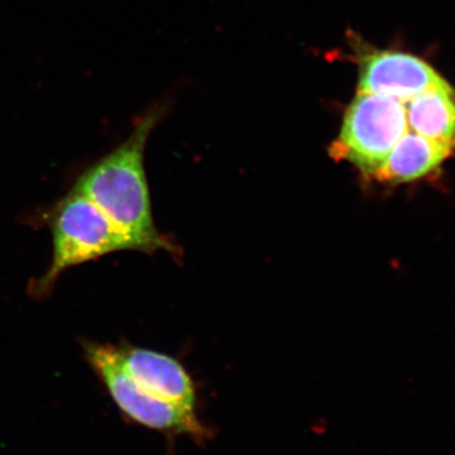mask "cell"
<instances>
[{
	"label": "cell",
	"mask_w": 455,
	"mask_h": 455,
	"mask_svg": "<svg viewBox=\"0 0 455 455\" xmlns=\"http://www.w3.org/2000/svg\"><path fill=\"white\" fill-rule=\"evenodd\" d=\"M164 113V103L149 107L127 139L84 170L74 185L97 204L133 251L145 253H175L173 244L155 226L145 170L147 140Z\"/></svg>",
	"instance_id": "1"
},
{
	"label": "cell",
	"mask_w": 455,
	"mask_h": 455,
	"mask_svg": "<svg viewBox=\"0 0 455 455\" xmlns=\"http://www.w3.org/2000/svg\"><path fill=\"white\" fill-rule=\"evenodd\" d=\"M53 256L44 276L32 283L31 293L49 295L66 269L121 251H133L130 241L97 204L76 188L57 203L50 215Z\"/></svg>",
	"instance_id": "2"
},
{
	"label": "cell",
	"mask_w": 455,
	"mask_h": 455,
	"mask_svg": "<svg viewBox=\"0 0 455 455\" xmlns=\"http://www.w3.org/2000/svg\"><path fill=\"white\" fill-rule=\"evenodd\" d=\"M409 131L406 103L386 95L358 92L347 108L339 137L331 152L337 160L348 161L361 172L374 176Z\"/></svg>",
	"instance_id": "3"
},
{
	"label": "cell",
	"mask_w": 455,
	"mask_h": 455,
	"mask_svg": "<svg viewBox=\"0 0 455 455\" xmlns=\"http://www.w3.org/2000/svg\"><path fill=\"white\" fill-rule=\"evenodd\" d=\"M84 355L107 388L114 403L133 423L169 434L205 435L196 412L154 396L134 381L123 367L118 347L84 341Z\"/></svg>",
	"instance_id": "4"
},
{
	"label": "cell",
	"mask_w": 455,
	"mask_h": 455,
	"mask_svg": "<svg viewBox=\"0 0 455 455\" xmlns=\"http://www.w3.org/2000/svg\"><path fill=\"white\" fill-rule=\"evenodd\" d=\"M358 92L409 101L447 83L427 61L400 51L358 49Z\"/></svg>",
	"instance_id": "5"
},
{
	"label": "cell",
	"mask_w": 455,
	"mask_h": 455,
	"mask_svg": "<svg viewBox=\"0 0 455 455\" xmlns=\"http://www.w3.org/2000/svg\"><path fill=\"white\" fill-rule=\"evenodd\" d=\"M119 357L132 379L154 396L196 412L193 381L180 362L145 348L118 347Z\"/></svg>",
	"instance_id": "6"
},
{
	"label": "cell",
	"mask_w": 455,
	"mask_h": 455,
	"mask_svg": "<svg viewBox=\"0 0 455 455\" xmlns=\"http://www.w3.org/2000/svg\"><path fill=\"white\" fill-rule=\"evenodd\" d=\"M454 151V145L409 131L391 149L374 178L390 184L416 181L442 166Z\"/></svg>",
	"instance_id": "7"
},
{
	"label": "cell",
	"mask_w": 455,
	"mask_h": 455,
	"mask_svg": "<svg viewBox=\"0 0 455 455\" xmlns=\"http://www.w3.org/2000/svg\"><path fill=\"white\" fill-rule=\"evenodd\" d=\"M410 131L455 146V89L444 83L406 101Z\"/></svg>",
	"instance_id": "8"
}]
</instances>
